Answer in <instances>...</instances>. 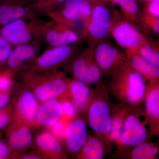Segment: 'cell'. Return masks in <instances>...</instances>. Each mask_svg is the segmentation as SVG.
<instances>
[{"label": "cell", "mask_w": 159, "mask_h": 159, "mask_svg": "<svg viewBox=\"0 0 159 159\" xmlns=\"http://www.w3.org/2000/svg\"><path fill=\"white\" fill-rule=\"evenodd\" d=\"M109 77L107 85L109 93L119 102L132 107L140 106L144 102L146 80L130 66L127 58Z\"/></svg>", "instance_id": "1"}, {"label": "cell", "mask_w": 159, "mask_h": 159, "mask_svg": "<svg viewBox=\"0 0 159 159\" xmlns=\"http://www.w3.org/2000/svg\"><path fill=\"white\" fill-rule=\"evenodd\" d=\"M114 105L106 84L102 81L96 84L93 97L87 110L88 123L95 135L111 145L113 144L111 134Z\"/></svg>", "instance_id": "2"}, {"label": "cell", "mask_w": 159, "mask_h": 159, "mask_svg": "<svg viewBox=\"0 0 159 159\" xmlns=\"http://www.w3.org/2000/svg\"><path fill=\"white\" fill-rule=\"evenodd\" d=\"M143 109L139 107L128 105L116 142V152L120 156L137 145L147 141L148 129L145 122L141 121Z\"/></svg>", "instance_id": "3"}, {"label": "cell", "mask_w": 159, "mask_h": 159, "mask_svg": "<svg viewBox=\"0 0 159 159\" xmlns=\"http://www.w3.org/2000/svg\"><path fill=\"white\" fill-rule=\"evenodd\" d=\"M93 6V2L90 0H66L48 16L52 19L70 27L85 39L88 21Z\"/></svg>", "instance_id": "4"}, {"label": "cell", "mask_w": 159, "mask_h": 159, "mask_svg": "<svg viewBox=\"0 0 159 159\" xmlns=\"http://www.w3.org/2000/svg\"><path fill=\"white\" fill-rule=\"evenodd\" d=\"M93 11L86 29L89 44H96L110 36L112 25L118 11L110 3L93 2Z\"/></svg>", "instance_id": "5"}, {"label": "cell", "mask_w": 159, "mask_h": 159, "mask_svg": "<svg viewBox=\"0 0 159 159\" xmlns=\"http://www.w3.org/2000/svg\"><path fill=\"white\" fill-rule=\"evenodd\" d=\"M44 22L36 16L16 20L2 27L0 34L13 47L34 42L43 43L41 32Z\"/></svg>", "instance_id": "6"}, {"label": "cell", "mask_w": 159, "mask_h": 159, "mask_svg": "<svg viewBox=\"0 0 159 159\" xmlns=\"http://www.w3.org/2000/svg\"><path fill=\"white\" fill-rule=\"evenodd\" d=\"M117 12L112 25L110 36L118 45L127 52H137L149 39L133 23L129 21Z\"/></svg>", "instance_id": "7"}, {"label": "cell", "mask_w": 159, "mask_h": 159, "mask_svg": "<svg viewBox=\"0 0 159 159\" xmlns=\"http://www.w3.org/2000/svg\"><path fill=\"white\" fill-rule=\"evenodd\" d=\"M79 44L47 49L42 54L32 61L30 66V71L42 73L54 70L60 66L71 61L80 51Z\"/></svg>", "instance_id": "8"}, {"label": "cell", "mask_w": 159, "mask_h": 159, "mask_svg": "<svg viewBox=\"0 0 159 159\" xmlns=\"http://www.w3.org/2000/svg\"><path fill=\"white\" fill-rule=\"evenodd\" d=\"M95 45L89 44L86 48L80 51L71 61V71L74 79L89 85H96L101 82L104 75L94 58Z\"/></svg>", "instance_id": "9"}, {"label": "cell", "mask_w": 159, "mask_h": 159, "mask_svg": "<svg viewBox=\"0 0 159 159\" xmlns=\"http://www.w3.org/2000/svg\"><path fill=\"white\" fill-rule=\"evenodd\" d=\"M26 77L39 82L34 92L38 100L43 102L55 99L61 96L69 89L70 80H68L62 73H49L45 75L28 72Z\"/></svg>", "instance_id": "10"}, {"label": "cell", "mask_w": 159, "mask_h": 159, "mask_svg": "<svg viewBox=\"0 0 159 159\" xmlns=\"http://www.w3.org/2000/svg\"><path fill=\"white\" fill-rule=\"evenodd\" d=\"M41 39L47 44V49L80 43L84 40L70 27L52 19L44 23Z\"/></svg>", "instance_id": "11"}, {"label": "cell", "mask_w": 159, "mask_h": 159, "mask_svg": "<svg viewBox=\"0 0 159 159\" xmlns=\"http://www.w3.org/2000/svg\"><path fill=\"white\" fill-rule=\"evenodd\" d=\"M94 57L103 74L108 76L126 59L125 53L107 42V40L95 45Z\"/></svg>", "instance_id": "12"}, {"label": "cell", "mask_w": 159, "mask_h": 159, "mask_svg": "<svg viewBox=\"0 0 159 159\" xmlns=\"http://www.w3.org/2000/svg\"><path fill=\"white\" fill-rule=\"evenodd\" d=\"M144 102L143 117L148 125V139L156 136L159 140V85H147Z\"/></svg>", "instance_id": "13"}, {"label": "cell", "mask_w": 159, "mask_h": 159, "mask_svg": "<svg viewBox=\"0 0 159 159\" xmlns=\"http://www.w3.org/2000/svg\"><path fill=\"white\" fill-rule=\"evenodd\" d=\"M37 15L25 0H3L0 4V29L20 19H28Z\"/></svg>", "instance_id": "14"}, {"label": "cell", "mask_w": 159, "mask_h": 159, "mask_svg": "<svg viewBox=\"0 0 159 159\" xmlns=\"http://www.w3.org/2000/svg\"><path fill=\"white\" fill-rule=\"evenodd\" d=\"M86 123L81 119H75L69 122L64 139L68 150L72 154L79 152L88 138Z\"/></svg>", "instance_id": "15"}, {"label": "cell", "mask_w": 159, "mask_h": 159, "mask_svg": "<svg viewBox=\"0 0 159 159\" xmlns=\"http://www.w3.org/2000/svg\"><path fill=\"white\" fill-rule=\"evenodd\" d=\"M42 43L36 41L13 47L6 61L7 69L14 73L25 62L33 60L37 57Z\"/></svg>", "instance_id": "16"}, {"label": "cell", "mask_w": 159, "mask_h": 159, "mask_svg": "<svg viewBox=\"0 0 159 159\" xmlns=\"http://www.w3.org/2000/svg\"><path fill=\"white\" fill-rule=\"evenodd\" d=\"M130 66L147 80L148 85H159V67L154 66L137 52L125 53Z\"/></svg>", "instance_id": "17"}, {"label": "cell", "mask_w": 159, "mask_h": 159, "mask_svg": "<svg viewBox=\"0 0 159 159\" xmlns=\"http://www.w3.org/2000/svg\"><path fill=\"white\" fill-rule=\"evenodd\" d=\"M91 85L74 79L70 80L69 90L71 100L78 111L87 110L93 97Z\"/></svg>", "instance_id": "18"}, {"label": "cell", "mask_w": 159, "mask_h": 159, "mask_svg": "<svg viewBox=\"0 0 159 159\" xmlns=\"http://www.w3.org/2000/svg\"><path fill=\"white\" fill-rule=\"evenodd\" d=\"M62 116L61 102L55 99L45 101L39 106L36 120L40 125L51 127Z\"/></svg>", "instance_id": "19"}, {"label": "cell", "mask_w": 159, "mask_h": 159, "mask_svg": "<svg viewBox=\"0 0 159 159\" xmlns=\"http://www.w3.org/2000/svg\"><path fill=\"white\" fill-rule=\"evenodd\" d=\"M112 145L107 144L95 134L89 135L77 157L84 159H102L111 150Z\"/></svg>", "instance_id": "20"}, {"label": "cell", "mask_w": 159, "mask_h": 159, "mask_svg": "<svg viewBox=\"0 0 159 159\" xmlns=\"http://www.w3.org/2000/svg\"><path fill=\"white\" fill-rule=\"evenodd\" d=\"M34 94L30 91L23 92L18 99L16 108L18 113L28 122L36 119L39 106Z\"/></svg>", "instance_id": "21"}, {"label": "cell", "mask_w": 159, "mask_h": 159, "mask_svg": "<svg viewBox=\"0 0 159 159\" xmlns=\"http://www.w3.org/2000/svg\"><path fill=\"white\" fill-rule=\"evenodd\" d=\"M107 3L119 6L125 19L135 25L142 23V13L136 0H108Z\"/></svg>", "instance_id": "22"}, {"label": "cell", "mask_w": 159, "mask_h": 159, "mask_svg": "<svg viewBox=\"0 0 159 159\" xmlns=\"http://www.w3.org/2000/svg\"><path fill=\"white\" fill-rule=\"evenodd\" d=\"M159 153V147L147 141L132 148L119 157L127 159H154Z\"/></svg>", "instance_id": "23"}, {"label": "cell", "mask_w": 159, "mask_h": 159, "mask_svg": "<svg viewBox=\"0 0 159 159\" xmlns=\"http://www.w3.org/2000/svg\"><path fill=\"white\" fill-rule=\"evenodd\" d=\"M33 140V135L30 129L22 126L12 130L9 136V145L14 150H22L28 148Z\"/></svg>", "instance_id": "24"}, {"label": "cell", "mask_w": 159, "mask_h": 159, "mask_svg": "<svg viewBox=\"0 0 159 159\" xmlns=\"http://www.w3.org/2000/svg\"><path fill=\"white\" fill-rule=\"evenodd\" d=\"M58 139L51 133L44 132L38 136L36 142L38 146L43 151L58 154L62 151V145Z\"/></svg>", "instance_id": "25"}, {"label": "cell", "mask_w": 159, "mask_h": 159, "mask_svg": "<svg viewBox=\"0 0 159 159\" xmlns=\"http://www.w3.org/2000/svg\"><path fill=\"white\" fill-rule=\"evenodd\" d=\"M137 53L154 66L159 67V47L150 40L140 47Z\"/></svg>", "instance_id": "26"}, {"label": "cell", "mask_w": 159, "mask_h": 159, "mask_svg": "<svg viewBox=\"0 0 159 159\" xmlns=\"http://www.w3.org/2000/svg\"><path fill=\"white\" fill-rule=\"evenodd\" d=\"M159 17V0H152L145 4L142 13V23L145 24Z\"/></svg>", "instance_id": "27"}, {"label": "cell", "mask_w": 159, "mask_h": 159, "mask_svg": "<svg viewBox=\"0 0 159 159\" xmlns=\"http://www.w3.org/2000/svg\"><path fill=\"white\" fill-rule=\"evenodd\" d=\"M66 0H47L44 2L35 5H30L37 14H48L60 7Z\"/></svg>", "instance_id": "28"}, {"label": "cell", "mask_w": 159, "mask_h": 159, "mask_svg": "<svg viewBox=\"0 0 159 159\" xmlns=\"http://www.w3.org/2000/svg\"><path fill=\"white\" fill-rule=\"evenodd\" d=\"M13 74L8 69L0 71V93L8 92L11 89L13 84Z\"/></svg>", "instance_id": "29"}, {"label": "cell", "mask_w": 159, "mask_h": 159, "mask_svg": "<svg viewBox=\"0 0 159 159\" xmlns=\"http://www.w3.org/2000/svg\"><path fill=\"white\" fill-rule=\"evenodd\" d=\"M12 46L0 34V68L6 64Z\"/></svg>", "instance_id": "30"}, {"label": "cell", "mask_w": 159, "mask_h": 159, "mask_svg": "<svg viewBox=\"0 0 159 159\" xmlns=\"http://www.w3.org/2000/svg\"><path fill=\"white\" fill-rule=\"evenodd\" d=\"M62 116L65 119L70 120L76 116L77 112V107L71 99H65L61 102Z\"/></svg>", "instance_id": "31"}, {"label": "cell", "mask_w": 159, "mask_h": 159, "mask_svg": "<svg viewBox=\"0 0 159 159\" xmlns=\"http://www.w3.org/2000/svg\"><path fill=\"white\" fill-rule=\"evenodd\" d=\"M67 119H60L59 121L51 126L52 134L58 139H64L67 127L68 125Z\"/></svg>", "instance_id": "32"}, {"label": "cell", "mask_w": 159, "mask_h": 159, "mask_svg": "<svg viewBox=\"0 0 159 159\" xmlns=\"http://www.w3.org/2000/svg\"><path fill=\"white\" fill-rule=\"evenodd\" d=\"M5 108L0 110V129L5 128L10 121L9 113Z\"/></svg>", "instance_id": "33"}, {"label": "cell", "mask_w": 159, "mask_h": 159, "mask_svg": "<svg viewBox=\"0 0 159 159\" xmlns=\"http://www.w3.org/2000/svg\"><path fill=\"white\" fill-rule=\"evenodd\" d=\"M143 26L154 34L159 35V17L154 19Z\"/></svg>", "instance_id": "34"}, {"label": "cell", "mask_w": 159, "mask_h": 159, "mask_svg": "<svg viewBox=\"0 0 159 159\" xmlns=\"http://www.w3.org/2000/svg\"><path fill=\"white\" fill-rule=\"evenodd\" d=\"M10 154V147L6 142L0 140V159L7 158Z\"/></svg>", "instance_id": "35"}, {"label": "cell", "mask_w": 159, "mask_h": 159, "mask_svg": "<svg viewBox=\"0 0 159 159\" xmlns=\"http://www.w3.org/2000/svg\"><path fill=\"white\" fill-rule=\"evenodd\" d=\"M10 99L9 92L0 93V110L6 107Z\"/></svg>", "instance_id": "36"}, {"label": "cell", "mask_w": 159, "mask_h": 159, "mask_svg": "<svg viewBox=\"0 0 159 159\" xmlns=\"http://www.w3.org/2000/svg\"><path fill=\"white\" fill-rule=\"evenodd\" d=\"M47 0H25V1L30 5H35L44 2Z\"/></svg>", "instance_id": "37"}, {"label": "cell", "mask_w": 159, "mask_h": 159, "mask_svg": "<svg viewBox=\"0 0 159 159\" xmlns=\"http://www.w3.org/2000/svg\"><path fill=\"white\" fill-rule=\"evenodd\" d=\"M39 158L38 157L32 155L26 156L24 157V159H37Z\"/></svg>", "instance_id": "38"}, {"label": "cell", "mask_w": 159, "mask_h": 159, "mask_svg": "<svg viewBox=\"0 0 159 159\" xmlns=\"http://www.w3.org/2000/svg\"><path fill=\"white\" fill-rule=\"evenodd\" d=\"M138 3H144V4H146V3L149 2L152 0H136Z\"/></svg>", "instance_id": "39"}, {"label": "cell", "mask_w": 159, "mask_h": 159, "mask_svg": "<svg viewBox=\"0 0 159 159\" xmlns=\"http://www.w3.org/2000/svg\"><path fill=\"white\" fill-rule=\"evenodd\" d=\"M93 1V2H107L108 0H93V1Z\"/></svg>", "instance_id": "40"}, {"label": "cell", "mask_w": 159, "mask_h": 159, "mask_svg": "<svg viewBox=\"0 0 159 159\" xmlns=\"http://www.w3.org/2000/svg\"><path fill=\"white\" fill-rule=\"evenodd\" d=\"M90 1H93V0H90Z\"/></svg>", "instance_id": "41"}]
</instances>
